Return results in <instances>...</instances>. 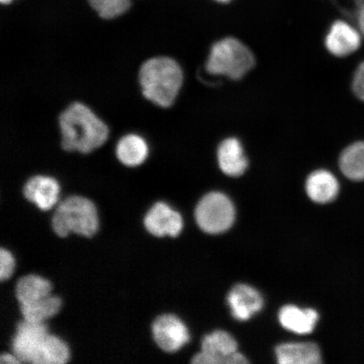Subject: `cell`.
<instances>
[{"label": "cell", "instance_id": "52a82bcc", "mask_svg": "<svg viewBox=\"0 0 364 364\" xmlns=\"http://www.w3.org/2000/svg\"><path fill=\"white\" fill-rule=\"evenodd\" d=\"M201 352L195 355V364H244L248 360L238 352V344L230 333L215 331L204 336Z\"/></svg>", "mask_w": 364, "mask_h": 364}, {"label": "cell", "instance_id": "4fadbf2b", "mask_svg": "<svg viewBox=\"0 0 364 364\" xmlns=\"http://www.w3.org/2000/svg\"><path fill=\"white\" fill-rule=\"evenodd\" d=\"M218 166L224 174L238 177L248 168V159L240 141L236 138L223 140L217 150Z\"/></svg>", "mask_w": 364, "mask_h": 364}, {"label": "cell", "instance_id": "ba28073f", "mask_svg": "<svg viewBox=\"0 0 364 364\" xmlns=\"http://www.w3.org/2000/svg\"><path fill=\"white\" fill-rule=\"evenodd\" d=\"M150 335L154 344L167 353L178 352L191 338L185 323L178 316L169 313L154 318L150 325Z\"/></svg>", "mask_w": 364, "mask_h": 364}, {"label": "cell", "instance_id": "8fae6325", "mask_svg": "<svg viewBox=\"0 0 364 364\" xmlns=\"http://www.w3.org/2000/svg\"><path fill=\"white\" fill-rule=\"evenodd\" d=\"M325 45L332 55L343 58L356 52L360 47L361 36L348 22L336 21L326 36Z\"/></svg>", "mask_w": 364, "mask_h": 364}, {"label": "cell", "instance_id": "5b68a950", "mask_svg": "<svg viewBox=\"0 0 364 364\" xmlns=\"http://www.w3.org/2000/svg\"><path fill=\"white\" fill-rule=\"evenodd\" d=\"M254 66L252 52L235 38H223L213 44L206 62L208 74L231 80L243 78Z\"/></svg>", "mask_w": 364, "mask_h": 364}, {"label": "cell", "instance_id": "44dd1931", "mask_svg": "<svg viewBox=\"0 0 364 364\" xmlns=\"http://www.w3.org/2000/svg\"><path fill=\"white\" fill-rule=\"evenodd\" d=\"M89 3L98 16L106 20L124 15L130 7V0H89Z\"/></svg>", "mask_w": 364, "mask_h": 364}, {"label": "cell", "instance_id": "7c38bea8", "mask_svg": "<svg viewBox=\"0 0 364 364\" xmlns=\"http://www.w3.org/2000/svg\"><path fill=\"white\" fill-rule=\"evenodd\" d=\"M228 304L236 320L245 321L260 311L263 299L257 289L247 284L234 287L228 296Z\"/></svg>", "mask_w": 364, "mask_h": 364}, {"label": "cell", "instance_id": "484cf974", "mask_svg": "<svg viewBox=\"0 0 364 364\" xmlns=\"http://www.w3.org/2000/svg\"><path fill=\"white\" fill-rule=\"evenodd\" d=\"M213 1L220 3V4H229L231 1H233V0H213Z\"/></svg>", "mask_w": 364, "mask_h": 364}, {"label": "cell", "instance_id": "cb8c5ba5", "mask_svg": "<svg viewBox=\"0 0 364 364\" xmlns=\"http://www.w3.org/2000/svg\"><path fill=\"white\" fill-rule=\"evenodd\" d=\"M0 363L1 364H17L21 363L20 359L18 358L12 352H4L0 355Z\"/></svg>", "mask_w": 364, "mask_h": 364}, {"label": "cell", "instance_id": "ffe728a7", "mask_svg": "<svg viewBox=\"0 0 364 364\" xmlns=\"http://www.w3.org/2000/svg\"><path fill=\"white\" fill-rule=\"evenodd\" d=\"M339 167L349 180L364 181V142H356L346 148L339 158Z\"/></svg>", "mask_w": 364, "mask_h": 364}, {"label": "cell", "instance_id": "e0dca14e", "mask_svg": "<svg viewBox=\"0 0 364 364\" xmlns=\"http://www.w3.org/2000/svg\"><path fill=\"white\" fill-rule=\"evenodd\" d=\"M277 362L281 364H320V348L315 343H284L276 348Z\"/></svg>", "mask_w": 364, "mask_h": 364}, {"label": "cell", "instance_id": "9c48e42d", "mask_svg": "<svg viewBox=\"0 0 364 364\" xmlns=\"http://www.w3.org/2000/svg\"><path fill=\"white\" fill-rule=\"evenodd\" d=\"M143 225L147 233L154 237L176 238L183 230L184 221L181 213L171 205L159 201L153 203L145 213Z\"/></svg>", "mask_w": 364, "mask_h": 364}, {"label": "cell", "instance_id": "ac0fdd59", "mask_svg": "<svg viewBox=\"0 0 364 364\" xmlns=\"http://www.w3.org/2000/svg\"><path fill=\"white\" fill-rule=\"evenodd\" d=\"M281 325L296 334L311 333L318 320V313L312 309H300L286 306L281 309L279 315Z\"/></svg>", "mask_w": 364, "mask_h": 364}, {"label": "cell", "instance_id": "7402d4cb", "mask_svg": "<svg viewBox=\"0 0 364 364\" xmlns=\"http://www.w3.org/2000/svg\"><path fill=\"white\" fill-rule=\"evenodd\" d=\"M16 269V260L11 250L0 248V281L2 283L11 279Z\"/></svg>", "mask_w": 364, "mask_h": 364}, {"label": "cell", "instance_id": "277c9868", "mask_svg": "<svg viewBox=\"0 0 364 364\" xmlns=\"http://www.w3.org/2000/svg\"><path fill=\"white\" fill-rule=\"evenodd\" d=\"M139 78L144 97L158 107L167 108L178 97L183 72L174 59L156 57L143 63Z\"/></svg>", "mask_w": 364, "mask_h": 364}, {"label": "cell", "instance_id": "d6986e66", "mask_svg": "<svg viewBox=\"0 0 364 364\" xmlns=\"http://www.w3.org/2000/svg\"><path fill=\"white\" fill-rule=\"evenodd\" d=\"M146 141L138 134H127L118 141L116 156L122 165L136 167L142 165L149 156Z\"/></svg>", "mask_w": 364, "mask_h": 364}, {"label": "cell", "instance_id": "2e32d148", "mask_svg": "<svg viewBox=\"0 0 364 364\" xmlns=\"http://www.w3.org/2000/svg\"><path fill=\"white\" fill-rule=\"evenodd\" d=\"M63 300L53 293L38 301L19 306L21 318L33 323H48L61 313Z\"/></svg>", "mask_w": 364, "mask_h": 364}, {"label": "cell", "instance_id": "603a6c76", "mask_svg": "<svg viewBox=\"0 0 364 364\" xmlns=\"http://www.w3.org/2000/svg\"><path fill=\"white\" fill-rule=\"evenodd\" d=\"M353 90L356 97L364 102V61L359 65L353 80Z\"/></svg>", "mask_w": 364, "mask_h": 364}, {"label": "cell", "instance_id": "9a60e30c", "mask_svg": "<svg viewBox=\"0 0 364 364\" xmlns=\"http://www.w3.org/2000/svg\"><path fill=\"white\" fill-rule=\"evenodd\" d=\"M306 193L312 201L327 203L334 201L340 190L339 182L331 172L317 170L309 176L306 184Z\"/></svg>", "mask_w": 364, "mask_h": 364}, {"label": "cell", "instance_id": "30bf717a", "mask_svg": "<svg viewBox=\"0 0 364 364\" xmlns=\"http://www.w3.org/2000/svg\"><path fill=\"white\" fill-rule=\"evenodd\" d=\"M23 196L39 210L48 212L60 201L61 186L53 176L38 175L27 180L22 189Z\"/></svg>", "mask_w": 364, "mask_h": 364}, {"label": "cell", "instance_id": "8992f818", "mask_svg": "<svg viewBox=\"0 0 364 364\" xmlns=\"http://www.w3.org/2000/svg\"><path fill=\"white\" fill-rule=\"evenodd\" d=\"M235 211L226 195L213 192L200 200L195 210L198 225L208 234H220L234 224Z\"/></svg>", "mask_w": 364, "mask_h": 364}, {"label": "cell", "instance_id": "5bb4252c", "mask_svg": "<svg viewBox=\"0 0 364 364\" xmlns=\"http://www.w3.org/2000/svg\"><path fill=\"white\" fill-rule=\"evenodd\" d=\"M54 284L52 281L38 274L28 273L17 279L14 288V294L18 306L38 301L53 293Z\"/></svg>", "mask_w": 364, "mask_h": 364}, {"label": "cell", "instance_id": "7a4b0ae2", "mask_svg": "<svg viewBox=\"0 0 364 364\" xmlns=\"http://www.w3.org/2000/svg\"><path fill=\"white\" fill-rule=\"evenodd\" d=\"M62 147L68 152L89 154L106 143L109 129L106 124L80 102L72 103L59 116Z\"/></svg>", "mask_w": 364, "mask_h": 364}, {"label": "cell", "instance_id": "3957f363", "mask_svg": "<svg viewBox=\"0 0 364 364\" xmlns=\"http://www.w3.org/2000/svg\"><path fill=\"white\" fill-rule=\"evenodd\" d=\"M101 216L92 200L84 196L71 195L60 200L53 213L50 225L58 238L75 235L92 239L101 230Z\"/></svg>", "mask_w": 364, "mask_h": 364}, {"label": "cell", "instance_id": "6da1fadb", "mask_svg": "<svg viewBox=\"0 0 364 364\" xmlns=\"http://www.w3.org/2000/svg\"><path fill=\"white\" fill-rule=\"evenodd\" d=\"M11 350L21 363L66 364L73 357L70 345L52 333L48 323L20 320L11 339Z\"/></svg>", "mask_w": 364, "mask_h": 364}, {"label": "cell", "instance_id": "d4e9b609", "mask_svg": "<svg viewBox=\"0 0 364 364\" xmlns=\"http://www.w3.org/2000/svg\"><path fill=\"white\" fill-rule=\"evenodd\" d=\"M357 18L359 29H360L362 34L364 35V6L362 7L360 11L358 12Z\"/></svg>", "mask_w": 364, "mask_h": 364}, {"label": "cell", "instance_id": "4316f807", "mask_svg": "<svg viewBox=\"0 0 364 364\" xmlns=\"http://www.w3.org/2000/svg\"><path fill=\"white\" fill-rule=\"evenodd\" d=\"M14 1V0H0V2H1L2 4H10Z\"/></svg>", "mask_w": 364, "mask_h": 364}]
</instances>
